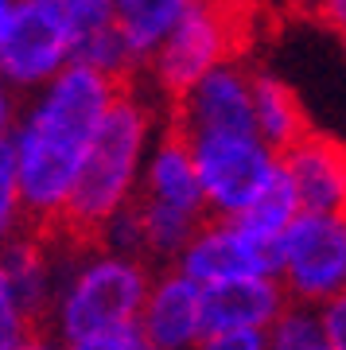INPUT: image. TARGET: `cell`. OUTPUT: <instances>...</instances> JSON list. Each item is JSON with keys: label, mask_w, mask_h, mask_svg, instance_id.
<instances>
[{"label": "cell", "mask_w": 346, "mask_h": 350, "mask_svg": "<svg viewBox=\"0 0 346 350\" xmlns=\"http://www.w3.org/2000/svg\"><path fill=\"white\" fill-rule=\"evenodd\" d=\"M117 78L90 63H66L51 78L27 113L8 125L20 163V230L51 234L59 226L86 152L117 98Z\"/></svg>", "instance_id": "1"}, {"label": "cell", "mask_w": 346, "mask_h": 350, "mask_svg": "<svg viewBox=\"0 0 346 350\" xmlns=\"http://www.w3.org/2000/svg\"><path fill=\"white\" fill-rule=\"evenodd\" d=\"M253 101H257L261 137L276 148V156L311 133V121L304 113V105H300V98L292 94V86L272 78L269 70H253Z\"/></svg>", "instance_id": "12"}, {"label": "cell", "mask_w": 346, "mask_h": 350, "mask_svg": "<svg viewBox=\"0 0 346 350\" xmlns=\"http://www.w3.org/2000/svg\"><path fill=\"white\" fill-rule=\"evenodd\" d=\"M284 172L292 175L304 211L343 214L346 218V144L311 129L288 152H280Z\"/></svg>", "instance_id": "10"}, {"label": "cell", "mask_w": 346, "mask_h": 350, "mask_svg": "<svg viewBox=\"0 0 346 350\" xmlns=\"http://www.w3.org/2000/svg\"><path fill=\"white\" fill-rule=\"evenodd\" d=\"M296 12L319 20V24H327L331 31H338L346 39V0H300Z\"/></svg>", "instance_id": "18"}, {"label": "cell", "mask_w": 346, "mask_h": 350, "mask_svg": "<svg viewBox=\"0 0 346 350\" xmlns=\"http://www.w3.org/2000/svg\"><path fill=\"white\" fill-rule=\"evenodd\" d=\"M168 121L183 137H195V133H261L257 101H253V70H245L241 63L214 66L175 105H168Z\"/></svg>", "instance_id": "8"}, {"label": "cell", "mask_w": 346, "mask_h": 350, "mask_svg": "<svg viewBox=\"0 0 346 350\" xmlns=\"http://www.w3.org/2000/svg\"><path fill=\"white\" fill-rule=\"evenodd\" d=\"M276 257H280V250L261 241L245 222L211 214L198 226L195 238L187 241L175 269H183L187 276H195L207 288L241 280V276H276Z\"/></svg>", "instance_id": "7"}, {"label": "cell", "mask_w": 346, "mask_h": 350, "mask_svg": "<svg viewBox=\"0 0 346 350\" xmlns=\"http://www.w3.org/2000/svg\"><path fill=\"white\" fill-rule=\"evenodd\" d=\"M276 276L292 304L323 308L346 292V218L343 214L300 211L280 238Z\"/></svg>", "instance_id": "6"}, {"label": "cell", "mask_w": 346, "mask_h": 350, "mask_svg": "<svg viewBox=\"0 0 346 350\" xmlns=\"http://www.w3.org/2000/svg\"><path fill=\"white\" fill-rule=\"evenodd\" d=\"M300 195H296V183H292V175L284 172V163H280V172L272 175V183L261 191V199L249 206L245 214H237V222H245L261 241H269L280 250V238L288 234V226L300 218Z\"/></svg>", "instance_id": "14"}, {"label": "cell", "mask_w": 346, "mask_h": 350, "mask_svg": "<svg viewBox=\"0 0 346 350\" xmlns=\"http://www.w3.org/2000/svg\"><path fill=\"white\" fill-rule=\"evenodd\" d=\"M62 350H160L140 327H121V331H105V335H90L78 342H62Z\"/></svg>", "instance_id": "17"}, {"label": "cell", "mask_w": 346, "mask_h": 350, "mask_svg": "<svg viewBox=\"0 0 346 350\" xmlns=\"http://www.w3.org/2000/svg\"><path fill=\"white\" fill-rule=\"evenodd\" d=\"M198 350H269V327H211Z\"/></svg>", "instance_id": "16"}, {"label": "cell", "mask_w": 346, "mask_h": 350, "mask_svg": "<svg viewBox=\"0 0 346 350\" xmlns=\"http://www.w3.org/2000/svg\"><path fill=\"white\" fill-rule=\"evenodd\" d=\"M43 4H59V8H66V4H75V0H43Z\"/></svg>", "instance_id": "21"}, {"label": "cell", "mask_w": 346, "mask_h": 350, "mask_svg": "<svg viewBox=\"0 0 346 350\" xmlns=\"http://www.w3.org/2000/svg\"><path fill=\"white\" fill-rule=\"evenodd\" d=\"M16 350H62V342L55 335H47V331H36V335L27 338V342H20Z\"/></svg>", "instance_id": "20"}, {"label": "cell", "mask_w": 346, "mask_h": 350, "mask_svg": "<svg viewBox=\"0 0 346 350\" xmlns=\"http://www.w3.org/2000/svg\"><path fill=\"white\" fill-rule=\"evenodd\" d=\"M136 327L160 350H198L207 327V288L183 269L152 276L148 300L140 308Z\"/></svg>", "instance_id": "9"}, {"label": "cell", "mask_w": 346, "mask_h": 350, "mask_svg": "<svg viewBox=\"0 0 346 350\" xmlns=\"http://www.w3.org/2000/svg\"><path fill=\"white\" fill-rule=\"evenodd\" d=\"M323 327H327V338H331V350H346V292H338L334 300H327L319 308Z\"/></svg>", "instance_id": "19"}, {"label": "cell", "mask_w": 346, "mask_h": 350, "mask_svg": "<svg viewBox=\"0 0 346 350\" xmlns=\"http://www.w3.org/2000/svg\"><path fill=\"white\" fill-rule=\"evenodd\" d=\"M269 350H331L319 308L288 304L284 315L269 327Z\"/></svg>", "instance_id": "15"}, {"label": "cell", "mask_w": 346, "mask_h": 350, "mask_svg": "<svg viewBox=\"0 0 346 350\" xmlns=\"http://www.w3.org/2000/svg\"><path fill=\"white\" fill-rule=\"evenodd\" d=\"M156 101H163L152 90L148 75L124 78L117 86L105 121L86 152V163L78 172V183L70 191V202L62 211L59 226L47 238H62L75 245H101L105 226L133 202L140 175H144V148L156 121Z\"/></svg>", "instance_id": "2"}, {"label": "cell", "mask_w": 346, "mask_h": 350, "mask_svg": "<svg viewBox=\"0 0 346 350\" xmlns=\"http://www.w3.org/2000/svg\"><path fill=\"white\" fill-rule=\"evenodd\" d=\"M113 8H117V24L124 39L148 63V55L172 36V27L191 8V0H113Z\"/></svg>", "instance_id": "13"}, {"label": "cell", "mask_w": 346, "mask_h": 350, "mask_svg": "<svg viewBox=\"0 0 346 350\" xmlns=\"http://www.w3.org/2000/svg\"><path fill=\"white\" fill-rule=\"evenodd\" d=\"M51 241L59 250V288H55V308H51V335L59 342L121 331L140 319V308L152 288L148 261L105 250V245H75L62 238Z\"/></svg>", "instance_id": "3"}, {"label": "cell", "mask_w": 346, "mask_h": 350, "mask_svg": "<svg viewBox=\"0 0 346 350\" xmlns=\"http://www.w3.org/2000/svg\"><path fill=\"white\" fill-rule=\"evenodd\" d=\"M187 144L195 152L211 214L218 218L245 214L280 172V156L261 133H195Z\"/></svg>", "instance_id": "4"}, {"label": "cell", "mask_w": 346, "mask_h": 350, "mask_svg": "<svg viewBox=\"0 0 346 350\" xmlns=\"http://www.w3.org/2000/svg\"><path fill=\"white\" fill-rule=\"evenodd\" d=\"M0 63L16 90L43 86L66 63H75V27L59 4L4 0L0 8Z\"/></svg>", "instance_id": "5"}, {"label": "cell", "mask_w": 346, "mask_h": 350, "mask_svg": "<svg viewBox=\"0 0 346 350\" xmlns=\"http://www.w3.org/2000/svg\"><path fill=\"white\" fill-rule=\"evenodd\" d=\"M280 276H241L207 284V327H272L288 308Z\"/></svg>", "instance_id": "11"}]
</instances>
